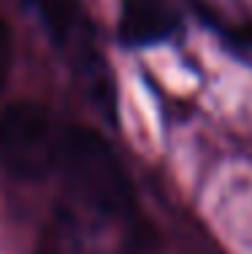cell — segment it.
<instances>
[{
	"instance_id": "obj_1",
	"label": "cell",
	"mask_w": 252,
	"mask_h": 254,
	"mask_svg": "<svg viewBox=\"0 0 252 254\" xmlns=\"http://www.w3.org/2000/svg\"><path fill=\"white\" fill-rule=\"evenodd\" d=\"M57 168L68 192L92 214L106 219L128 216L133 208V190L119 157L98 132L71 127L63 132Z\"/></svg>"
},
{
	"instance_id": "obj_2",
	"label": "cell",
	"mask_w": 252,
	"mask_h": 254,
	"mask_svg": "<svg viewBox=\"0 0 252 254\" xmlns=\"http://www.w3.org/2000/svg\"><path fill=\"white\" fill-rule=\"evenodd\" d=\"M95 106L114 119V81L95 44V33L79 0H25Z\"/></svg>"
},
{
	"instance_id": "obj_3",
	"label": "cell",
	"mask_w": 252,
	"mask_h": 254,
	"mask_svg": "<svg viewBox=\"0 0 252 254\" xmlns=\"http://www.w3.org/2000/svg\"><path fill=\"white\" fill-rule=\"evenodd\" d=\"M60 143L44 106L16 100L0 114V171L16 181H41L57 168Z\"/></svg>"
},
{
	"instance_id": "obj_4",
	"label": "cell",
	"mask_w": 252,
	"mask_h": 254,
	"mask_svg": "<svg viewBox=\"0 0 252 254\" xmlns=\"http://www.w3.org/2000/svg\"><path fill=\"white\" fill-rule=\"evenodd\" d=\"M182 27L171 0H122L119 5V41L130 49H144L173 38Z\"/></svg>"
},
{
	"instance_id": "obj_5",
	"label": "cell",
	"mask_w": 252,
	"mask_h": 254,
	"mask_svg": "<svg viewBox=\"0 0 252 254\" xmlns=\"http://www.w3.org/2000/svg\"><path fill=\"white\" fill-rule=\"evenodd\" d=\"M11 63H14V41H11V30L0 19V87L11 73Z\"/></svg>"
}]
</instances>
